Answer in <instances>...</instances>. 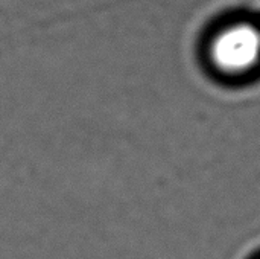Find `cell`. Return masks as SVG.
Instances as JSON below:
<instances>
[{
  "label": "cell",
  "mask_w": 260,
  "mask_h": 259,
  "mask_svg": "<svg viewBox=\"0 0 260 259\" xmlns=\"http://www.w3.org/2000/svg\"><path fill=\"white\" fill-rule=\"evenodd\" d=\"M212 55L224 70H245L260 56V32L248 24L224 31L213 43Z\"/></svg>",
  "instance_id": "1"
}]
</instances>
